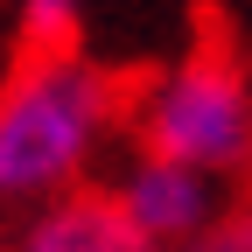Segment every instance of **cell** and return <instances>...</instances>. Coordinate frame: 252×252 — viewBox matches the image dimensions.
Instances as JSON below:
<instances>
[{
	"instance_id": "3",
	"label": "cell",
	"mask_w": 252,
	"mask_h": 252,
	"mask_svg": "<svg viewBox=\"0 0 252 252\" xmlns=\"http://www.w3.org/2000/svg\"><path fill=\"white\" fill-rule=\"evenodd\" d=\"M112 189H119L126 217H133V231H140L154 252L196 238L210 217L224 210V203H217V175L182 168V161H161V154H133V161H126V175H119Z\"/></svg>"
},
{
	"instance_id": "2",
	"label": "cell",
	"mask_w": 252,
	"mask_h": 252,
	"mask_svg": "<svg viewBox=\"0 0 252 252\" xmlns=\"http://www.w3.org/2000/svg\"><path fill=\"white\" fill-rule=\"evenodd\" d=\"M126 126L140 154H161L203 175H238L252 168V77L231 49L203 42L133 98Z\"/></svg>"
},
{
	"instance_id": "1",
	"label": "cell",
	"mask_w": 252,
	"mask_h": 252,
	"mask_svg": "<svg viewBox=\"0 0 252 252\" xmlns=\"http://www.w3.org/2000/svg\"><path fill=\"white\" fill-rule=\"evenodd\" d=\"M126 112L133 98L91 56L21 49L0 84V203H56L84 189V168Z\"/></svg>"
},
{
	"instance_id": "5",
	"label": "cell",
	"mask_w": 252,
	"mask_h": 252,
	"mask_svg": "<svg viewBox=\"0 0 252 252\" xmlns=\"http://www.w3.org/2000/svg\"><path fill=\"white\" fill-rule=\"evenodd\" d=\"M77 21H84V0H21V49L28 56L77 49Z\"/></svg>"
},
{
	"instance_id": "6",
	"label": "cell",
	"mask_w": 252,
	"mask_h": 252,
	"mask_svg": "<svg viewBox=\"0 0 252 252\" xmlns=\"http://www.w3.org/2000/svg\"><path fill=\"white\" fill-rule=\"evenodd\" d=\"M168 252H252V196H245V203H224L196 238H182V245H168Z\"/></svg>"
},
{
	"instance_id": "4",
	"label": "cell",
	"mask_w": 252,
	"mask_h": 252,
	"mask_svg": "<svg viewBox=\"0 0 252 252\" xmlns=\"http://www.w3.org/2000/svg\"><path fill=\"white\" fill-rule=\"evenodd\" d=\"M7 252H154V245L133 231L119 189H91L84 182V189H70L56 203H35V217L14 231Z\"/></svg>"
}]
</instances>
